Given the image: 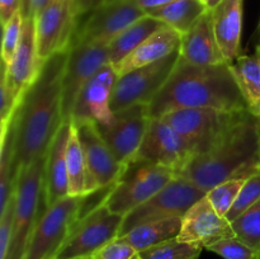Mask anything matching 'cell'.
Here are the masks:
<instances>
[{
  "label": "cell",
  "instance_id": "cell-1",
  "mask_svg": "<svg viewBox=\"0 0 260 259\" xmlns=\"http://www.w3.org/2000/svg\"><path fill=\"white\" fill-rule=\"evenodd\" d=\"M68 52L48 58L24 94L7 140L13 152V172L47 155L53 137L63 123L62 79ZM5 140V141H7Z\"/></svg>",
  "mask_w": 260,
  "mask_h": 259
},
{
  "label": "cell",
  "instance_id": "cell-2",
  "mask_svg": "<svg viewBox=\"0 0 260 259\" xmlns=\"http://www.w3.org/2000/svg\"><path fill=\"white\" fill-rule=\"evenodd\" d=\"M185 108L248 111L229 63L198 66L178 58L174 70L149 104L151 118Z\"/></svg>",
  "mask_w": 260,
  "mask_h": 259
},
{
  "label": "cell",
  "instance_id": "cell-3",
  "mask_svg": "<svg viewBox=\"0 0 260 259\" xmlns=\"http://www.w3.org/2000/svg\"><path fill=\"white\" fill-rule=\"evenodd\" d=\"M260 169L255 118L250 113L234 124L208 151L193 155L175 174L205 190Z\"/></svg>",
  "mask_w": 260,
  "mask_h": 259
},
{
  "label": "cell",
  "instance_id": "cell-4",
  "mask_svg": "<svg viewBox=\"0 0 260 259\" xmlns=\"http://www.w3.org/2000/svg\"><path fill=\"white\" fill-rule=\"evenodd\" d=\"M46 155L25 165L18 172L15 182V206L13 235L7 259H23L33 228L45 203Z\"/></svg>",
  "mask_w": 260,
  "mask_h": 259
},
{
  "label": "cell",
  "instance_id": "cell-5",
  "mask_svg": "<svg viewBox=\"0 0 260 259\" xmlns=\"http://www.w3.org/2000/svg\"><path fill=\"white\" fill-rule=\"evenodd\" d=\"M175 178L177 174L170 168L132 160L102 201L111 212L124 217Z\"/></svg>",
  "mask_w": 260,
  "mask_h": 259
},
{
  "label": "cell",
  "instance_id": "cell-6",
  "mask_svg": "<svg viewBox=\"0 0 260 259\" xmlns=\"http://www.w3.org/2000/svg\"><path fill=\"white\" fill-rule=\"evenodd\" d=\"M249 111H221L213 108H185L161 116L189 145L193 155L208 151Z\"/></svg>",
  "mask_w": 260,
  "mask_h": 259
},
{
  "label": "cell",
  "instance_id": "cell-7",
  "mask_svg": "<svg viewBox=\"0 0 260 259\" xmlns=\"http://www.w3.org/2000/svg\"><path fill=\"white\" fill-rule=\"evenodd\" d=\"M86 197L66 196L46 207L33 228L23 259H55L73 226L81 217Z\"/></svg>",
  "mask_w": 260,
  "mask_h": 259
},
{
  "label": "cell",
  "instance_id": "cell-8",
  "mask_svg": "<svg viewBox=\"0 0 260 259\" xmlns=\"http://www.w3.org/2000/svg\"><path fill=\"white\" fill-rule=\"evenodd\" d=\"M122 222L123 216L111 212L101 201L76 221L55 259L89 258L102 246L118 238Z\"/></svg>",
  "mask_w": 260,
  "mask_h": 259
},
{
  "label": "cell",
  "instance_id": "cell-9",
  "mask_svg": "<svg viewBox=\"0 0 260 259\" xmlns=\"http://www.w3.org/2000/svg\"><path fill=\"white\" fill-rule=\"evenodd\" d=\"M205 196V190L184 178L177 177L150 200L124 216L119 236H123L141 223L178 216L183 217L184 213Z\"/></svg>",
  "mask_w": 260,
  "mask_h": 259
},
{
  "label": "cell",
  "instance_id": "cell-10",
  "mask_svg": "<svg viewBox=\"0 0 260 259\" xmlns=\"http://www.w3.org/2000/svg\"><path fill=\"white\" fill-rule=\"evenodd\" d=\"M75 0H50L35 18L40 61L71 48L79 25Z\"/></svg>",
  "mask_w": 260,
  "mask_h": 259
},
{
  "label": "cell",
  "instance_id": "cell-11",
  "mask_svg": "<svg viewBox=\"0 0 260 259\" xmlns=\"http://www.w3.org/2000/svg\"><path fill=\"white\" fill-rule=\"evenodd\" d=\"M179 58V50L162 60L118 76L111 98L112 112L132 104H150L169 79Z\"/></svg>",
  "mask_w": 260,
  "mask_h": 259
},
{
  "label": "cell",
  "instance_id": "cell-12",
  "mask_svg": "<svg viewBox=\"0 0 260 259\" xmlns=\"http://www.w3.org/2000/svg\"><path fill=\"white\" fill-rule=\"evenodd\" d=\"M150 119L149 104L137 103L114 112L106 126H96L117 160L126 167L136 156Z\"/></svg>",
  "mask_w": 260,
  "mask_h": 259
},
{
  "label": "cell",
  "instance_id": "cell-13",
  "mask_svg": "<svg viewBox=\"0 0 260 259\" xmlns=\"http://www.w3.org/2000/svg\"><path fill=\"white\" fill-rule=\"evenodd\" d=\"M88 14V18L78 25L73 43L109 45L122 30L146 15L132 0L104 3Z\"/></svg>",
  "mask_w": 260,
  "mask_h": 259
},
{
  "label": "cell",
  "instance_id": "cell-14",
  "mask_svg": "<svg viewBox=\"0 0 260 259\" xmlns=\"http://www.w3.org/2000/svg\"><path fill=\"white\" fill-rule=\"evenodd\" d=\"M79 141L83 147L89 177V195L111 188L124 170L108 144L102 136L96 123L90 121L74 122Z\"/></svg>",
  "mask_w": 260,
  "mask_h": 259
},
{
  "label": "cell",
  "instance_id": "cell-15",
  "mask_svg": "<svg viewBox=\"0 0 260 259\" xmlns=\"http://www.w3.org/2000/svg\"><path fill=\"white\" fill-rule=\"evenodd\" d=\"M109 62L106 43H73L62 79L63 121L71 119L76 98L86 83Z\"/></svg>",
  "mask_w": 260,
  "mask_h": 259
},
{
  "label": "cell",
  "instance_id": "cell-16",
  "mask_svg": "<svg viewBox=\"0 0 260 259\" xmlns=\"http://www.w3.org/2000/svg\"><path fill=\"white\" fill-rule=\"evenodd\" d=\"M193 156L188 142L168 123L157 117L150 119L139 151L134 160L170 168L175 173Z\"/></svg>",
  "mask_w": 260,
  "mask_h": 259
},
{
  "label": "cell",
  "instance_id": "cell-17",
  "mask_svg": "<svg viewBox=\"0 0 260 259\" xmlns=\"http://www.w3.org/2000/svg\"><path fill=\"white\" fill-rule=\"evenodd\" d=\"M117 79L118 74L111 62L102 66L79 93L71 121H90L98 126L108 124L114 114L111 109V98Z\"/></svg>",
  "mask_w": 260,
  "mask_h": 259
},
{
  "label": "cell",
  "instance_id": "cell-18",
  "mask_svg": "<svg viewBox=\"0 0 260 259\" xmlns=\"http://www.w3.org/2000/svg\"><path fill=\"white\" fill-rule=\"evenodd\" d=\"M41 69L42 62L38 57L35 19L24 18L22 38L14 57L9 65L3 63L2 70V76L19 103H22L24 94L38 78Z\"/></svg>",
  "mask_w": 260,
  "mask_h": 259
},
{
  "label": "cell",
  "instance_id": "cell-19",
  "mask_svg": "<svg viewBox=\"0 0 260 259\" xmlns=\"http://www.w3.org/2000/svg\"><path fill=\"white\" fill-rule=\"evenodd\" d=\"M234 235L235 233L230 221L225 216H221L205 196L182 217V229L178 240L207 249L216 241Z\"/></svg>",
  "mask_w": 260,
  "mask_h": 259
},
{
  "label": "cell",
  "instance_id": "cell-20",
  "mask_svg": "<svg viewBox=\"0 0 260 259\" xmlns=\"http://www.w3.org/2000/svg\"><path fill=\"white\" fill-rule=\"evenodd\" d=\"M179 57L185 62L198 66L220 65L226 62L216 40L211 9L206 10L192 28L182 36Z\"/></svg>",
  "mask_w": 260,
  "mask_h": 259
},
{
  "label": "cell",
  "instance_id": "cell-21",
  "mask_svg": "<svg viewBox=\"0 0 260 259\" xmlns=\"http://www.w3.org/2000/svg\"><path fill=\"white\" fill-rule=\"evenodd\" d=\"M243 4L244 0H221L211 8L216 40L229 65L241 56Z\"/></svg>",
  "mask_w": 260,
  "mask_h": 259
},
{
  "label": "cell",
  "instance_id": "cell-22",
  "mask_svg": "<svg viewBox=\"0 0 260 259\" xmlns=\"http://www.w3.org/2000/svg\"><path fill=\"white\" fill-rule=\"evenodd\" d=\"M73 121H63L46 155L45 167V206L48 207L56 201L69 196L68 178V152L69 137H70Z\"/></svg>",
  "mask_w": 260,
  "mask_h": 259
},
{
  "label": "cell",
  "instance_id": "cell-23",
  "mask_svg": "<svg viewBox=\"0 0 260 259\" xmlns=\"http://www.w3.org/2000/svg\"><path fill=\"white\" fill-rule=\"evenodd\" d=\"M180 42H182V35L173 28L164 25L147 37L123 60L113 66L118 76H121L135 69L151 65L172 55L173 52L179 50Z\"/></svg>",
  "mask_w": 260,
  "mask_h": 259
},
{
  "label": "cell",
  "instance_id": "cell-24",
  "mask_svg": "<svg viewBox=\"0 0 260 259\" xmlns=\"http://www.w3.org/2000/svg\"><path fill=\"white\" fill-rule=\"evenodd\" d=\"M241 96L249 113L255 118L260 117V45L253 53L241 55L230 63Z\"/></svg>",
  "mask_w": 260,
  "mask_h": 259
},
{
  "label": "cell",
  "instance_id": "cell-25",
  "mask_svg": "<svg viewBox=\"0 0 260 259\" xmlns=\"http://www.w3.org/2000/svg\"><path fill=\"white\" fill-rule=\"evenodd\" d=\"M182 229V217H169L136 226L122 238L128 241L137 251L146 250L164 241L177 239Z\"/></svg>",
  "mask_w": 260,
  "mask_h": 259
},
{
  "label": "cell",
  "instance_id": "cell-26",
  "mask_svg": "<svg viewBox=\"0 0 260 259\" xmlns=\"http://www.w3.org/2000/svg\"><path fill=\"white\" fill-rule=\"evenodd\" d=\"M160 20L145 15L122 30L108 45V57L112 65H116L132 52L137 46L141 45L147 37L164 27Z\"/></svg>",
  "mask_w": 260,
  "mask_h": 259
},
{
  "label": "cell",
  "instance_id": "cell-27",
  "mask_svg": "<svg viewBox=\"0 0 260 259\" xmlns=\"http://www.w3.org/2000/svg\"><path fill=\"white\" fill-rule=\"evenodd\" d=\"M208 8L201 0H175L165 7L152 10L150 17L184 35L200 19Z\"/></svg>",
  "mask_w": 260,
  "mask_h": 259
},
{
  "label": "cell",
  "instance_id": "cell-28",
  "mask_svg": "<svg viewBox=\"0 0 260 259\" xmlns=\"http://www.w3.org/2000/svg\"><path fill=\"white\" fill-rule=\"evenodd\" d=\"M66 161H68L69 196H75V197L89 196L88 168L74 122L71 124L70 137H69Z\"/></svg>",
  "mask_w": 260,
  "mask_h": 259
},
{
  "label": "cell",
  "instance_id": "cell-29",
  "mask_svg": "<svg viewBox=\"0 0 260 259\" xmlns=\"http://www.w3.org/2000/svg\"><path fill=\"white\" fill-rule=\"evenodd\" d=\"M235 235L260 255V200L231 222Z\"/></svg>",
  "mask_w": 260,
  "mask_h": 259
},
{
  "label": "cell",
  "instance_id": "cell-30",
  "mask_svg": "<svg viewBox=\"0 0 260 259\" xmlns=\"http://www.w3.org/2000/svg\"><path fill=\"white\" fill-rule=\"evenodd\" d=\"M202 250V246L177 238L140 251V259H198Z\"/></svg>",
  "mask_w": 260,
  "mask_h": 259
},
{
  "label": "cell",
  "instance_id": "cell-31",
  "mask_svg": "<svg viewBox=\"0 0 260 259\" xmlns=\"http://www.w3.org/2000/svg\"><path fill=\"white\" fill-rule=\"evenodd\" d=\"M249 177H235L231 179L225 180L220 184L215 185L212 189L206 193V197L210 201L211 205L213 206L216 211L221 216L228 215L230 208L235 203L244 183L246 182Z\"/></svg>",
  "mask_w": 260,
  "mask_h": 259
},
{
  "label": "cell",
  "instance_id": "cell-32",
  "mask_svg": "<svg viewBox=\"0 0 260 259\" xmlns=\"http://www.w3.org/2000/svg\"><path fill=\"white\" fill-rule=\"evenodd\" d=\"M259 200H260V169L256 170L254 174H251L250 177L246 179V182L244 183L243 188H241L235 203H234L233 207L230 208V211H229L228 215H226V218H228L230 222H233L238 216H240L241 213L245 212L249 207L255 205Z\"/></svg>",
  "mask_w": 260,
  "mask_h": 259
},
{
  "label": "cell",
  "instance_id": "cell-33",
  "mask_svg": "<svg viewBox=\"0 0 260 259\" xmlns=\"http://www.w3.org/2000/svg\"><path fill=\"white\" fill-rule=\"evenodd\" d=\"M23 24H24V15L20 10L3 27L2 58L4 65H9L14 57V53L22 38Z\"/></svg>",
  "mask_w": 260,
  "mask_h": 259
},
{
  "label": "cell",
  "instance_id": "cell-34",
  "mask_svg": "<svg viewBox=\"0 0 260 259\" xmlns=\"http://www.w3.org/2000/svg\"><path fill=\"white\" fill-rule=\"evenodd\" d=\"M207 250L222 256L223 259H256L260 255L246 245L236 235L223 238L207 248Z\"/></svg>",
  "mask_w": 260,
  "mask_h": 259
},
{
  "label": "cell",
  "instance_id": "cell-35",
  "mask_svg": "<svg viewBox=\"0 0 260 259\" xmlns=\"http://www.w3.org/2000/svg\"><path fill=\"white\" fill-rule=\"evenodd\" d=\"M88 259H140V253L122 236L113 239Z\"/></svg>",
  "mask_w": 260,
  "mask_h": 259
},
{
  "label": "cell",
  "instance_id": "cell-36",
  "mask_svg": "<svg viewBox=\"0 0 260 259\" xmlns=\"http://www.w3.org/2000/svg\"><path fill=\"white\" fill-rule=\"evenodd\" d=\"M14 206L15 189L8 201L5 210L0 213V259H7L13 235V223H14Z\"/></svg>",
  "mask_w": 260,
  "mask_h": 259
},
{
  "label": "cell",
  "instance_id": "cell-37",
  "mask_svg": "<svg viewBox=\"0 0 260 259\" xmlns=\"http://www.w3.org/2000/svg\"><path fill=\"white\" fill-rule=\"evenodd\" d=\"M22 9L23 0H0V22H2V27H4Z\"/></svg>",
  "mask_w": 260,
  "mask_h": 259
},
{
  "label": "cell",
  "instance_id": "cell-38",
  "mask_svg": "<svg viewBox=\"0 0 260 259\" xmlns=\"http://www.w3.org/2000/svg\"><path fill=\"white\" fill-rule=\"evenodd\" d=\"M50 0H23V15L24 18H32L35 19L38 13L46 7Z\"/></svg>",
  "mask_w": 260,
  "mask_h": 259
},
{
  "label": "cell",
  "instance_id": "cell-39",
  "mask_svg": "<svg viewBox=\"0 0 260 259\" xmlns=\"http://www.w3.org/2000/svg\"><path fill=\"white\" fill-rule=\"evenodd\" d=\"M145 14H149L152 10H156L159 8L165 7V5L170 4V3L175 2V0H132Z\"/></svg>",
  "mask_w": 260,
  "mask_h": 259
},
{
  "label": "cell",
  "instance_id": "cell-40",
  "mask_svg": "<svg viewBox=\"0 0 260 259\" xmlns=\"http://www.w3.org/2000/svg\"><path fill=\"white\" fill-rule=\"evenodd\" d=\"M101 0H75L76 4V12H78L79 17L84 14H88L95 7H98Z\"/></svg>",
  "mask_w": 260,
  "mask_h": 259
},
{
  "label": "cell",
  "instance_id": "cell-41",
  "mask_svg": "<svg viewBox=\"0 0 260 259\" xmlns=\"http://www.w3.org/2000/svg\"><path fill=\"white\" fill-rule=\"evenodd\" d=\"M255 118V117H254ZM255 128H256V137H258V150H259V159H260V117L255 118Z\"/></svg>",
  "mask_w": 260,
  "mask_h": 259
},
{
  "label": "cell",
  "instance_id": "cell-42",
  "mask_svg": "<svg viewBox=\"0 0 260 259\" xmlns=\"http://www.w3.org/2000/svg\"><path fill=\"white\" fill-rule=\"evenodd\" d=\"M220 2H221V0H210V2H208V9L213 8L216 4H218Z\"/></svg>",
  "mask_w": 260,
  "mask_h": 259
},
{
  "label": "cell",
  "instance_id": "cell-43",
  "mask_svg": "<svg viewBox=\"0 0 260 259\" xmlns=\"http://www.w3.org/2000/svg\"><path fill=\"white\" fill-rule=\"evenodd\" d=\"M256 38H258V45H260V22L258 24V29H256Z\"/></svg>",
  "mask_w": 260,
  "mask_h": 259
},
{
  "label": "cell",
  "instance_id": "cell-44",
  "mask_svg": "<svg viewBox=\"0 0 260 259\" xmlns=\"http://www.w3.org/2000/svg\"><path fill=\"white\" fill-rule=\"evenodd\" d=\"M111 2H114V0H101V3H99V5L104 4V3H111ZM95 8H96V7H95Z\"/></svg>",
  "mask_w": 260,
  "mask_h": 259
},
{
  "label": "cell",
  "instance_id": "cell-45",
  "mask_svg": "<svg viewBox=\"0 0 260 259\" xmlns=\"http://www.w3.org/2000/svg\"><path fill=\"white\" fill-rule=\"evenodd\" d=\"M201 2H202V3H203V4H205V5H206V7H207V8H208V2H210V0H201Z\"/></svg>",
  "mask_w": 260,
  "mask_h": 259
},
{
  "label": "cell",
  "instance_id": "cell-46",
  "mask_svg": "<svg viewBox=\"0 0 260 259\" xmlns=\"http://www.w3.org/2000/svg\"><path fill=\"white\" fill-rule=\"evenodd\" d=\"M75 259H88V258H75Z\"/></svg>",
  "mask_w": 260,
  "mask_h": 259
},
{
  "label": "cell",
  "instance_id": "cell-47",
  "mask_svg": "<svg viewBox=\"0 0 260 259\" xmlns=\"http://www.w3.org/2000/svg\"><path fill=\"white\" fill-rule=\"evenodd\" d=\"M256 259H260V258H256Z\"/></svg>",
  "mask_w": 260,
  "mask_h": 259
}]
</instances>
